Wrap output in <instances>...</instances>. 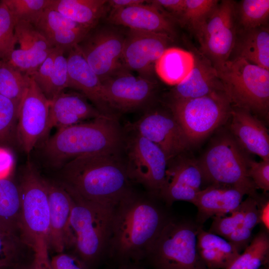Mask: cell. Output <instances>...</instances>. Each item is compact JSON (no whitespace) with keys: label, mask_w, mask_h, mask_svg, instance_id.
Here are the masks:
<instances>
[{"label":"cell","mask_w":269,"mask_h":269,"mask_svg":"<svg viewBox=\"0 0 269 269\" xmlns=\"http://www.w3.org/2000/svg\"><path fill=\"white\" fill-rule=\"evenodd\" d=\"M168 219L155 202L132 191L114 208L108 254L121 264L146 258Z\"/></svg>","instance_id":"cell-1"},{"label":"cell","mask_w":269,"mask_h":269,"mask_svg":"<svg viewBox=\"0 0 269 269\" xmlns=\"http://www.w3.org/2000/svg\"><path fill=\"white\" fill-rule=\"evenodd\" d=\"M119 152L75 158L61 167L58 182L86 200L114 208L133 190L125 163Z\"/></svg>","instance_id":"cell-2"},{"label":"cell","mask_w":269,"mask_h":269,"mask_svg":"<svg viewBox=\"0 0 269 269\" xmlns=\"http://www.w3.org/2000/svg\"><path fill=\"white\" fill-rule=\"evenodd\" d=\"M123 134L114 115L95 119L57 130L46 141L44 153L51 163L62 167L79 156L119 152Z\"/></svg>","instance_id":"cell-3"},{"label":"cell","mask_w":269,"mask_h":269,"mask_svg":"<svg viewBox=\"0 0 269 269\" xmlns=\"http://www.w3.org/2000/svg\"><path fill=\"white\" fill-rule=\"evenodd\" d=\"M68 192L71 199L70 224L74 237V254L91 269L108 254L114 208Z\"/></svg>","instance_id":"cell-4"},{"label":"cell","mask_w":269,"mask_h":269,"mask_svg":"<svg viewBox=\"0 0 269 269\" xmlns=\"http://www.w3.org/2000/svg\"><path fill=\"white\" fill-rule=\"evenodd\" d=\"M20 196L19 237L34 259L49 258V207L44 178L28 166L18 183Z\"/></svg>","instance_id":"cell-5"},{"label":"cell","mask_w":269,"mask_h":269,"mask_svg":"<svg viewBox=\"0 0 269 269\" xmlns=\"http://www.w3.org/2000/svg\"><path fill=\"white\" fill-rule=\"evenodd\" d=\"M216 69L232 106L268 113L269 70L240 58L229 59Z\"/></svg>","instance_id":"cell-6"},{"label":"cell","mask_w":269,"mask_h":269,"mask_svg":"<svg viewBox=\"0 0 269 269\" xmlns=\"http://www.w3.org/2000/svg\"><path fill=\"white\" fill-rule=\"evenodd\" d=\"M248 157L231 134H224L198 160L204 180L236 187L256 197L257 189L248 175Z\"/></svg>","instance_id":"cell-7"},{"label":"cell","mask_w":269,"mask_h":269,"mask_svg":"<svg viewBox=\"0 0 269 269\" xmlns=\"http://www.w3.org/2000/svg\"><path fill=\"white\" fill-rule=\"evenodd\" d=\"M199 228L169 218L146 258L155 269H206L197 250Z\"/></svg>","instance_id":"cell-8"},{"label":"cell","mask_w":269,"mask_h":269,"mask_svg":"<svg viewBox=\"0 0 269 269\" xmlns=\"http://www.w3.org/2000/svg\"><path fill=\"white\" fill-rule=\"evenodd\" d=\"M169 107L191 145L200 142L223 124L230 117L232 109L225 92L171 100Z\"/></svg>","instance_id":"cell-9"},{"label":"cell","mask_w":269,"mask_h":269,"mask_svg":"<svg viewBox=\"0 0 269 269\" xmlns=\"http://www.w3.org/2000/svg\"><path fill=\"white\" fill-rule=\"evenodd\" d=\"M126 32L118 26L99 23L76 45L102 83L123 67L122 58Z\"/></svg>","instance_id":"cell-10"},{"label":"cell","mask_w":269,"mask_h":269,"mask_svg":"<svg viewBox=\"0 0 269 269\" xmlns=\"http://www.w3.org/2000/svg\"><path fill=\"white\" fill-rule=\"evenodd\" d=\"M238 26L235 2H219L195 34L201 53L217 68L230 59L236 38Z\"/></svg>","instance_id":"cell-11"},{"label":"cell","mask_w":269,"mask_h":269,"mask_svg":"<svg viewBox=\"0 0 269 269\" xmlns=\"http://www.w3.org/2000/svg\"><path fill=\"white\" fill-rule=\"evenodd\" d=\"M126 146L125 165L129 179L159 197L166 180L169 163L166 155L156 144L135 133Z\"/></svg>","instance_id":"cell-12"},{"label":"cell","mask_w":269,"mask_h":269,"mask_svg":"<svg viewBox=\"0 0 269 269\" xmlns=\"http://www.w3.org/2000/svg\"><path fill=\"white\" fill-rule=\"evenodd\" d=\"M49 108L50 101L31 78L19 104L16 128V139L27 154L51 130Z\"/></svg>","instance_id":"cell-13"},{"label":"cell","mask_w":269,"mask_h":269,"mask_svg":"<svg viewBox=\"0 0 269 269\" xmlns=\"http://www.w3.org/2000/svg\"><path fill=\"white\" fill-rule=\"evenodd\" d=\"M106 100L112 110H135L146 106L156 88L153 79L135 76L123 67L103 83Z\"/></svg>","instance_id":"cell-14"},{"label":"cell","mask_w":269,"mask_h":269,"mask_svg":"<svg viewBox=\"0 0 269 269\" xmlns=\"http://www.w3.org/2000/svg\"><path fill=\"white\" fill-rule=\"evenodd\" d=\"M131 127L137 134L158 146L169 161L191 144L171 112L149 110Z\"/></svg>","instance_id":"cell-15"},{"label":"cell","mask_w":269,"mask_h":269,"mask_svg":"<svg viewBox=\"0 0 269 269\" xmlns=\"http://www.w3.org/2000/svg\"><path fill=\"white\" fill-rule=\"evenodd\" d=\"M172 41V38L165 34L129 29L122 55L123 66L152 79L156 61Z\"/></svg>","instance_id":"cell-16"},{"label":"cell","mask_w":269,"mask_h":269,"mask_svg":"<svg viewBox=\"0 0 269 269\" xmlns=\"http://www.w3.org/2000/svg\"><path fill=\"white\" fill-rule=\"evenodd\" d=\"M168 163L165 184L159 197L171 205L176 201L193 204L204 181L198 159L179 156Z\"/></svg>","instance_id":"cell-17"},{"label":"cell","mask_w":269,"mask_h":269,"mask_svg":"<svg viewBox=\"0 0 269 269\" xmlns=\"http://www.w3.org/2000/svg\"><path fill=\"white\" fill-rule=\"evenodd\" d=\"M49 207V247L56 254L73 248L74 237L70 219L71 199L58 182L44 179Z\"/></svg>","instance_id":"cell-18"},{"label":"cell","mask_w":269,"mask_h":269,"mask_svg":"<svg viewBox=\"0 0 269 269\" xmlns=\"http://www.w3.org/2000/svg\"><path fill=\"white\" fill-rule=\"evenodd\" d=\"M107 21L108 23L129 29L163 33L172 38L175 35L174 26L170 18L152 3H143L111 10Z\"/></svg>","instance_id":"cell-19"},{"label":"cell","mask_w":269,"mask_h":269,"mask_svg":"<svg viewBox=\"0 0 269 269\" xmlns=\"http://www.w3.org/2000/svg\"><path fill=\"white\" fill-rule=\"evenodd\" d=\"M68 53L69 88L78 90L102 114L114 115L113 110L106 100L102 82L77 46Z\"/></svg>","instance_id":"cell-20"},{"label":"cell","mask_w":269,"mask_h":269,"mask_svg":"<svg viewBox=\"0 0 269 269\" xmlns=\"http://www.w3.org/2000/svg\"><path fill=\"white\" fill-rule=\"evenodd\" d=\"M230 117L232 135L242 149L269 160V135L263 123L250 111L236 107Z\"/></svg>","instance_id":"cell-21"},{"label":"cell","mask_w":269,"mask_h":269,"mask_svg":"<svg viewBox=\"0 0 269 269\" xmlns=\"http://www.w3.org/2000/svg\"><path fill=\"white\" fill-rule=\"evenodd\" d=\"M54 48L69 52L91 29L67 18L50 6L33 24Z\"/></svg>","instance_id":"cell-22"},{"label":"cell","mask_w":269,"mask_h":269,"mask_svg":"<svg viewBox=\"0 0 269 269\" xmlns=\"http://www.w3.org/2000/svg\"><path fill=\"white\" fill-rule=\"evenodd\" d=\"M194 54V66L187 77L172 89V100L190 99L225 92L216 68L201 53Z\"/></svg>","instance_id":"cell-23"},{"label":"cell","mask_w":269,"mask_h":269,"mask_svg":"<svg viewBox=\"0 0 269 269\" xmlns=\"http://www.w3.org/2000/svg\"><path fill=\"white\" fill-rule=\"evenodd\" d=\"M103 115L82 94L61 93L50 101V129L57 130L85 122Z\"/></svg>","instance_id":"cell-24"},{"label":"cell","mask_w":269,"mask_h":269,"mask_svg":"<svg viewBox=\"0 0 269 269\" xmlns=\"http://www.w3.org/2000/svg\"><path fill=\"white\" fill-rule=\"evenodd\" d=\"M246 193L230 186L212 184L197 194L193 204L198 209V220L204 223L211 217L231 214L243 201Z\"/></svg>","instance_id":"cell-25"},{"label":"cell","mask_w":269,"mask_h":269,"mask_svg":"<svg viewBox=\"0 0 269 269\" xmlns=\"http://www.w3.org/2000/svg\"><path fill=\"white\" fill-rule=\"evenodd\" d=\"M233 53L234 58L244 59L269 70L268 26L249 29L238 28Z\"/></svg>","instance_id":"cell-26"},{"label":"cell","mask_w":269,"mask_h":269,"mask_svg":"<svg viewBox=\"0 0 269 269\" xmlns=\"http://www.w3.org/2000/svg\"><path fill=\"white\" fill-rule=\"evenodd\" d=\"M197 250L206 268L225 269L241 254L225 238L200 227L197 235Z\"/></svg>","instance_id":"cell-27"},{"label":"cell","mask_w":269,"mask_h":269,"mask_svg":"<svg viewBox=\"0 0 269 269\" xmlns=\"http://www.w3.org/2000/svg\"><path fill=\"white\" fill-rule=\"evenodd\" d=\"M51 8L86 28L91 29L106 17V0H52Z\"/></svg>","instance_id":"cell-28"},{"label":"cell","mask_w":269,"mask_h":269,"mask_svg":"<svg viewBox=\"0 0 269 269\" xmlns=\"http://www.w3.org/2000/svg\"><path fill=\"white\" fill-rule=\"evenodd\" d=\"M195 64L193 53L177 47L166 48L154 65V71L166 84L176 86L189 75Z\"/></svg>","instance_id":"cell-29"},{"label":"cell","mask_w":269,"mask_h":269,"mask_svg":"<svg viewBox=\"0 0 269 269\" xmlns=\"http://www.w3.org/2000/svg\"><path fill=\"white\" fill-rule=\"evenodd\" d=\"M20 196L18 183L9 176L0 178V226L19 237Z\"/></svg>","instance_id":"cell-30"},{"label":"cell","mask_w":269,"mask_h":269,"mask_svg":"<svg viewBox=\"0 0 269 269\" xmlns=\"http://www.w3.org/2000/svg\"><path fill=\"white\" fill-rule=\"evenodd\" d=\"M269 236L263 227L254 236L244 252L225 269H260L269 263Z\"/></svg>","instance_id":"cell-31"},{"label":"cell","mask_w":269,"mask_h":269,"mask_svg":"<svg viewBox=\"0 0 269 269\" xmlns=\"http://www.w3.org/2000/svg\"><path fill=\"white\" fill-rule=\"evenodd\" d=\"M31 78L8 62L0 61V94L17 104L29 87Z\"/></svg>","instance_id":"cell-32"},{"label":"cell","mask_w":269,"mask_h":269,"mask_svg":"<svg viewBox=\"0 0 269 269\" xmlns=\"http://www.w3.org/2000/svg\"><path fill=\"white\" fill-rule=\"evenodd\" d=\"M237 22L242 29L266 26L269 16V0H243L236 5Z\"/></svg>","instance_id":"cell-33"},{"label":"cell","mask_w":269,"mask_h":269,"mask_svg":"<svg viewBox=\"0 0 269 269\" xmlns=\"http://www.w3.org/2000/svg\"><path fill=\"white\" fill-rule=\"evenodd\" d=\"M218 3L217 0H185L184 11L178 21L196 34Z\"/></svg>","instance_id":"cell-34"},{"label":"cell","mask_w":269,"mask_h":269,"mask_svg":"<svg viewBox=\"0 0 269 269\" xmlns=\"http://www.w3.org/2000/svg\"><path fill=\"white\" fill-rule=\"evenodd\" d=\"M14 32L20 49L40 52L54 48L37 28L30 23L24 21L16 22Z\"/></svg>","instance_id":"cell-35"},{"label":"cell","mask_w":269,"mask_h":269,"mask_svg":"<svg viewBox=\"0 0 269 269\" xmlns=\"http://www.w3.org/2000/svg\"><path fill=\"white\" fill-rule=\"evenodd\" d=\"M16 22L24 21L34 24L52 0H3Z\"/></svg>","instance_id":"cell-36"},{"label":"cell","mask_w":269,"mask_h":269,"mask_svg":"<svg viewBox=\"0 0 269 269\" xmlns=\"http://www.w3.org/2000/svg\"><path fill=\"white\" fill-rule=\"evenodd\" d=\"M18 106L0 94V145L8 144L16 138Z\"/></svg>","instance_id":"cell-37"},{"label":"cell","mask_w":269,"mask_h":269,"mask_svg":"<svg viewBox=\"0 0 269 269\" xmlns=\"http://www.w3.org/2000/svg\"><path fill=\"white\" fill-rule=\"evenodd\" d=\"M15 22L3 0H0V61L7 62L17 43Z\"/></svg>","instance_id":"cell-38"},{"label":"cell","mask_w":269,"mask_h":269,"mask_svg":"<svg viewBox=\"0 0 269 269\" xmlns=\"http://www.w3.org/2000/svg\"><path fill=\"white\" fill-rule=\"evenodd\" d=\"M25 248L17 236L0 232V267L11 268L27 261Z\"/></svg>","instance_id":"cell-39"},{"label":"cell","mask_w":269,"mask_h":269,"mask_svg":"<svg viewBox=\"0 0 269 269\" xmlns=\"http://www.w3.org/2000/svg\"><path fill=\"white\" fill-rule=\"evenodd\" d=\"M231 215H223L213 217L209 232L218 235L225 239L233 232L252 231L247 228L244 223L245 208L243 201Z\"/></svg>","instance_id":"cell-40"},{"label":"cell","mask_w":269,"mask_h":269,"mask_svg":"<svg viewBox=\"0 0 269 269\" xmlns=\"http://www.w3.org/2000/svg\"><path fill=\"white\" fill-rule=\"evenodd\" d=\"M58 49V48H57ZM64 52L58 49L54 67L47 87L43 94L51 101L69 87V75L67 57Z\"/></svg>","instance_id":"cell-41"},{"label":"cell","mask_w":269,"mask_h":269,"mask_svg":"<svg viewBox=\"0 0 269 269\" xmlns=\"http://www.w3.org/2000/svg\"><path fill=\"white\" fill-rule=\"evenodd\" d=\"M54 48L51 50L40 52L30 51L20 48L14 49L7 62L31 77Z\"/></svg>","instance_id":"cell-42"},{"label":"cell","mask_w":269,"mask_h":269,"mask_svg":"<svg viewBox=\"0 0 269 269\" xmlns=\"http://www.w3.org/2000/svg\"><path fill=\"white\" fill-rule=\"evenodd\" d=\"M248 175L257 189L269 190V160L256 161L248 159Z\"/></svg>","instance_id":"cell-43"},{"label":"cell","mask_w":269,"mask_h":269,"mask_svg":"<svg viewBox=\"0 0 269 269\" xmlns=\"http://www.w3.org/2000/svg\"><path fill=\"white\" fill-rule=\"evenodd\" d=\"M58 49L54 48L37 70L31 76L44 93L52 74Z\"/></svg>","instance_id":"cell-44"},{"label":"cell","mask_w":269,"mask_h":269,"mask_svg":"<svg viewBox=\"0 0 269 269\" xmlns=\"http://www.w3.org/2000/svg\"><path fill=\"white\" fill-rule=\"evenodd\" d=\"M50 264L52 269H88L75 255L64 252L53 256Z\"/></svg>","instance_id":"cell-45"},{"label":"cell","mask_w":269,"mask_h":269,"mask_svg":"<svg viewBox=\"0 0 269 269\" xmlns=\"http://www.w3.org/2000/svg\"><path fill=\"white\" fill-rule=\"evenodd\" d=\"M150 2L160 10L164 9L177 21L181 17L185 6V0H156Z\"/></svg>","instance_id":"cell-46"},{"label":"cell","mask_w":269,"mask_h":269,"mask_svg":"<svg viewBox=\"0 0 269 269\" xmlns=\"http://www.w3.org/2000/svg\"><path fill=\"white\" fill-rule=\"evenodd\" d=\"M259 224L267 231L269 230V199L260 201L257 197Z\"/></svg>","instance_id":"cell-47"},{"label":"cell","mask_w":269,"mask_h":269,"mask_svg":"<svg viewBox=\"0 0 269 269\" xmlns=\"http://www.w3.org/2000/svg\"><path fill=\"white\" fill-rule=\"evenodd\" d=\"M146 0H109L108 6L111 10L125 8L134 5L143 3Z\"/></svg>","instance_id":"cell-48"},{"label":"cell","mask_w":269,"mask_h":269,"mask_svg":"<svg viewBox=\"0 0 269 269\" xmlns=\"http://www.w3.org/2000/svg\"><path fill=\"white\" fill-rule=\"evenodd\" d=\"M11 157L4 149L0 148V178L7 176L11 165Z\"/></svg>","instance_id":"cell-49"},{"label":"cell","mask_w":269,"mask_h":269,"mask_svg":"<svg viewBox=\"0 0 269 269\" xmlns=\"http://www.w3.org/2000/svg\"><path fill=\"white\" fill-rule=\"evenodd\" d=\"M34 269H52L50 259L37 260L33 258Z\"/></svg>","instance_id":"cell-50"},{"label":"cell","mask_w":269,"mask_h":269,"mask_svg":"<svg viewBox=\"0 0 269 269\" xmlns=\"http://www.w3.org/2000/svg\"><path fill=\"white\" fill-rule=\"evenodd\" d=\"M116 269H146L135 263H126L121 264Z\"/></svg>","instance_id":"cell-51"},{"label":"cell","mask_w":269,"mask_h":269,"mask_svg":"<svg viewBox=\"0 0 269 269\" xmlns=\"http://www.w3.org/2000/svg\"><path fill=\"white\" fill-rule=\"evenodd\" d=\"M8 269H34L33 258L29 261H28L14 267L9 268Z\"/></svg>","instance_id":"cell-52"},{"label":"cell","mask_w":269,"mask_h":269,"mask_svg":"<svg viewBox=\"0 0 269 269\" xmlns=\"http://www.w3.org/2000/svg\"><path fill=\"white\" fill-rule=\"evenodd\" d=\"M0 233H7L0 226ZM11 235V234H10Z\"/></svg>","instance_id":"cell-53"},{"label":"cell","mask_w":269,"mask_h":269,"mask_svg":"<svg viewBox=\"0 0 269 269\" xmlns=\"http://www.w3.org/2000/svg\"><path fill=\"white\" fill-rule=\"evenodd\" d=\"M9 268L0 267V269H8Z\"/></svg>","instance_id":"cell-54"},{"label":"cell","mask_w":269,"mask_h":269,"mask_svg":"<svg viewBox=\"0 0 269 269\" xmlns=\"http://www.w3.org/2000/svg\"><path fill=\"white\" fill-rule=\"evenodd\" d=\"M260 269H267L266 266L261 268Z\"/></svg>","instance_id":"cell-55"}]
</instances>
